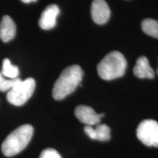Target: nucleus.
Returning a JSON list of instances; mask_svg holds the SVG:
<instances>
[{
    "label": "nucleus",
    "mask_w": 158,
    "mask_h": 158,
    "mask_svg": "<svg viewBox=\"0 0 158 158\" xmlns=\"http://www.w3.org/2000/svg\"><path fill=\"white\" fill-rule=\"evenodd\" d=\"M83 76L84 71L79 65H71L65 68L54 85L53 98L61 100L73 93L80 85Z\"/></svg>",
    "instance_id": "nucleus-1"
},
{
    "label": "nucleus",
    "mask_w": 158,
    "mask_h": 158,
    "mask_svg": "<svg viewBox=\"0 0 158 158\" xmlns=\"http://www.w3.org/2000/svg\"><path fill=\"white\" fill-rule=\"evenodd\" d=\"M33 132L34 129L30 124H23L11 132L2 144L3 155L12 157L21 152L30 142Z\"/></svg>",
    "instance_id": "nucleus-2"
},
{
    "label": "nucleus",
    "mask_w": 158,
    "mask_h": 158,
    "mask_svg": "<svg viewBox=\"0 0 158 158\" xmlns=\"http://www.w3.org/2000/svg\"><path fill=\"white\" fill-rule=\"evenodd\" d=\"M127 60L122 53L114 51L106 55L98 65V73L103 80L110 81L123 76Z\"/></svg>",
    "instance_id": "nucleus-3"
},
{
    "label": "nucleus",
    "mask_w": 158,
    "mask_h": 158,
    "mask_svg": "<svg viewBox=\"0 0 158 158\" xmlns=\"http://www.w3.org/2000/svg\"><path fill=\"white\" fill-rule=\"evenodd\" d=\"M35 86L36 83L34 78H29L24 81H21V79L7 92V101L15 106H23L32 96L35 89Z\"/></svg>",
    "instance_id": "nucleus-4"
},
{
    "label": "nucleus",
    "mask_w": 158,
    "mask_h": 158,
    "mask_svg": "<svg viewBox=\"0 0 158 158\" xmlns=\"http://www.w3.org/2000/svg\"><path fill=\"white\" fill-rule=\"evenodd\" d=\"M136 135L147 147H158V122L153 119L143 120L138 126Z\"/></svg>",
    "instance_id": "nucleus-5"
},
{
    "label": "nucleus",
    "mask_w": 158,
    "mask_h": 158,
    "mask_svg": "<svg viewBox=\"0 0 158 158\" xmlns=\"http://www.w3.org/2000/svg\"><path fill=\"white\" fill-rule=\"evenodd\" d=\"M75 115L82 123L89 126H93L98 124L100 122V118L104 116V114H97L92 108L81 105L76 108Z\"/></svg>",
    "instance_id": "nucleus-6"
},
{
    "label": "nucleus",
    "mask_w": 158,
    "mask_h": 158,
    "mask_svg": "<svg viewBox=\"0 0 158 158\" xmlns=\"http://www.w3.org/2000/svg\"><path fill=\"white\" fill-rule=\"evenodd\" d=\"M91 14L96 23H106L110 15V10L107 2L105 0H93L91 6Z\"/></svg>",
    "instance_id": "nucleus-7"
},
{
    "label": "nucleus",
    "mask_w": 158,
    "mask_h": 158,
    "mask_svg": "<svg viewBox=\"0 0 158 158\" xmlns=\"http://www.w3.org/2000/svg\"><path fill=\"white\" fill-rule=\"evenodd\" d=\"M60 10L56 5H50L45 8L41 14L39 20V25L41 29L48 30L53 29L56 24V18Z\"/></svg>",
    "instance_id": "nucleus-8"
},
{
    "label": "nucleus",
    "mask_w": 158,
    "mask_h": 158,
    "mask_svg": "<svg viewBox=\"0 0 158 158\" xmlns=\"http://www.w3.org/2000/svg\"><path fill=\"white\" fill-rule=\"evenodd\" d=\"M16 34V26L8 15H4L0 23V38L5 43L13 40Z\"/></svg>",
    "instance_id": "nucleus-9"
},
{
    "label": "nucleus",
    "mask_w": 158,
    "mask_h": 158,
    "mask_svg": "<svg viewBox=\"0 0 158 158\" xmlns=\"http://www.w3.org/2000/svg\"><path fill=\"white\" fill-rule=\"evenodd\" d=\"M133 73L139 78L152 79L155 77V71L150 66L148 59L144 56H140L138 59L133 68Z\"/></svg>",
    "instance_id": "nucleus-10"
},
{
    "label": "nucleus",
    "mask_w": 158,
    "mask_h": 158,
    "mask_svg": "<svg viewBox=\"0 0 158 158\" xmlns=\"http://www.w3.org/2000/svg\"><path fill=\"white\" fill-rule=\"evenodd\" d=\"M141 28L147 35L158 38V21L157 20L144 19L141 23Z\"/></svg>",
    "instance_id": "nucleus-11"
},
{
    "label": "nucleus",
    "mask_w": 158,
    "mask_h": 158,
    "mask_svg": "<svg viewBox=\"0 0 158 158\" xmlns=\"http://www.w3.org/2000/svg\"><path fill=\"white\" fill-rule=\"evenodd\" d=\"M1 73L6 78L15 79L18 78L19 75V70L17 66L11 64L10 61L8 59H5L3 60Z\"/></svg>",
    "instance_id": "nucleus-12"
},
{
    "label": "nucleus",
    "mask_w": 158,
    "mask_h": 158,
    "mask_svg": "<svg viewBox=\"0 0 158 158\" xmlns=\"http://www.w3.org/2000/svg\"><path fill=\"white\" fill-rule=\"evenodd\" d=\"M96 140L100 141H107L110 138V129L106 124H99L94 128Z\"/></svg>",
    "instance_id": "nucleus-13"
},
{
    "label": "nucleus",
    "mask_w": 158,
    "mask_h": 158,
    "mask_svg": "<svg viewBox=\"0 0 158 158\" xmlns=\"http://www.w3.org/2000/svg\"><path fill=\"white\" fill-rule=\"evenodd\" d=\"M21 79L19 78L15 79L5 78L0 72V91L6 92V91L10 90Z\"/></svg>",
    "instance_id": "nucleus-14"
},
{
    "label": "nucleus",
    "mask_w": 158,
    "mask_h": 158,
    "mask_svg": "<svg viewBox=\"0 0 158 158\" xmlns=\"http://www.w3.org/2000/svg\"><path fill=\"white\" fill-rule=\"evenodd\" d=\"M39 158H62V157L56 150L49 148L43 150Z\"/></svg>",
    "instance_id": "nucleus-15"
},
{
    "label": "nucleus",
    "mask_w": 158,
    "mask_h": 158,
    "mask_svg": "<svg viewBox=\"0 0 158 158\" xmlns=\"http://www.w3.org/2000/svg\"><path fill=\"white\" fill-rule=\"evenodd\" d=\"M84 132L91 139L96 140L95 130H94V128L92 126L86 125V127H84Z\"/></svg>",
    "instance_id": "nucleus-16"
},
{
    "label": "nucleus",
    "mask_w": 158,
    "mask_h": 158,
    "mask_svg": "<svg viewBox=\"0 0 158 158\" xmlns=\"http://www.w3.org/2000/svg\"><path fill=\"white\" fill-rule=\"evenodd\" d=\"M21 1L24 3H30L32 2H37V0H21Z\"/></svg>",
    "instance_id": "nucleus-17"
},
{
    "label": "nucleus",
    "mask_w": 158,
    "mask_h": 158,
    "mask_svg": "<svg viewBox=\"0 0 158 158\" xmlns=\"http://www.w3.org/2000/svg\"><path fill=\"white\" fill-rule=\"evenodd\" d=\"M157 74H158V69H157Z\"/></svg>",
    "instance_id": "nucleus-18"
}]
</instances>
